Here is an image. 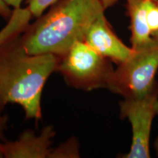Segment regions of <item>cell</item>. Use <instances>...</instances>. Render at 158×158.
<instances>
[{
  "mask_svg": "<svg viewBox=\"0 0 158 158\" xmlns=\"http://www.w3.org/2000/svg\"><path fill=\"white\" fill-rule=\"evenodd\" d=\"M20 35L0 45V111L7 104H19L26 118L38 120L43 87L56 71L58 56L29 54Z\"/></svg>",
  "mask_w": 158,
  "mask_h": 158,
  "instance_id": "cell-1",
  "label": "cell"
},
{
  "mask_svg": "<svg viewBox=\"0 0 158 158\" xmlns=\"http://www.w3.org/2000/svg\"><path fill=\"white\" fill-rule=\"evenodd\" d=\"M106 9L100 0H59L20 35L29 54L59 56L84 41L88 29Z\"/></svg>",
  "mask_w": 158,
  "mask_h": 158,
  "instance_id": "cell-2",
  "label": "cell"
},
{
  "mask_svg": "<svg viewBox=\"0 0 158 158\" xmlns=\"http://www.w3.org/2000/svg\"><path fill=\"white\" fill-rule=\"evenodd\" d=\"M114 69L111 62L84 41H78L58 56L56 72L69 86L84 91L107 88Z\"/></svg>",
  "mask_w": 158,
  "mask_h": 158,
  "instance_id": "cell-3",
  "label": "cell"
},
{
  "mask_svg": "<svg viewBox=\"0 0 158 158\" xmlns=\"http://www.w3.org/2000/svg\"><path fill=\"white\" fill-rule=\"evenodd\" d=\"M107 89L123 99L138 98L151 89L158 70V37L144 48L134 50L125 62L117 65Z\"/></svg>",
  "mask_w": 158,
  "mask_h": 158,
  "instance_id": "cell-4",
  "label": "cell"
},
{
  "mask_svg": "<svg viewBox=\"0 0 158 158\" xmlns=\"http://www.w3.org/2000/svg\"><path fill=\"white\" fill-rule=\"evenodd\" d=\"M120 116L131 124L132 142L124 158H149L150 135L154 118L158 114V82L147 94L138 98L123 99L119 102Z\"/></svg>",
  "mask_w": 158,
  "mask_h": 158,
  "instance_id": "cell-5",
  "label": "cell"
},
{
  "mask_svg": "<svg viewBox=\"0 0 158 158\" xmlns=\"http://www.w3.org/2000/svg\"><path fill=\"white\" fill-rule=\"evenodd\" d=\"M84 41L97 52L117 65L125 62L134 49L118 38L108 23L105 13L91 24Z\"/></svg>",
  "mask_w": 158,
  "mask_h": 158,
  "instance_id": "cell-6",
  "label": "cell"
},
{
  "mask_svg": "<svg viewBox=\"0 0 158 158\" xmlns=\"http://www.w3.org/2000/svg\"><path fill=\"white\" fill-rule=\"evenodd\" d=\"M55 135L51 125L45 127L39 135L34 130H27L16 141L2 143V152L5 158H48Z\"/></svg>",
  "mask_w": 158,
  "mask_h": 158,
  "instance_id": "cell-7",
  "label": "cell"
},
{
  "mask_svg": "<svg viewBox=\"0 0 158 158\" xmlns=\"http://www.w3.org/2000/svg\"><path fill=\"white\" fill-rule=\"evenodd\" d=\"M145 1L126 0V9L130 21V42L134 50L147 46L155 40L151 35L147 24Z\"/></svg>",
  "mask_w": 158,
  "mask_h": 158,
  "instance_id": "cell-8",
  "label": "cell"
},
{
  "mask_svg": "<svg viewBox=\"0 0 158 158\" xmlns=\"http://www.w3.org/2000/svg\"><path fill=\"white\" fill-rule=\"evenodd\" d=\"M31 17L33 16L28 7L13 9L7 24L0 30V45L22 34L29 25Z\"/></svg>",
  "mask_w": 158,
  "mask_h": 158,
  "instance_id": "cell-9",
  "label": "cell"
},
{
  "mask_svg": "<svg viewBox=\"0 0 158 158\" xmlns=\"http://www.w3.org/2000/svg\"><path fill=\"white\" fill-rule=\"evenodd\" d=\"M80 145L76 138H72L51 149L48 158H77L80 157Z\"/></svg>",
  "mask_w": 158,
  "mask_h": 158,
  "instance_id": "cell-10",
  "label": "cell"
},
{
  "mask_svg": "<svg viewBox=\"0 0 158 158\" xmlns=\"http://www.w3.org/2000/svg\"><path fill=\"white\" fill-rule=\"evenodd\" d=\"M146 17L151 35L158 37V0H146Z\"/></svg>",
  "mask_w": 158,
  "mask_h": 158,
  "instance_id": "cell-11",
  "label": "cell"
},
{
  "mask_svg": "<svg viewBox=\"0 0 158 158\" xmlns=\"http://www.w3.org/2000/svg\"><path fill=\"white\" fill-rule=\"evenodd\" d=\"M59 0H28V9L32 16H41L44 11L50 6L54 5Z\"/></svg>",
  "mask_w": 158,
  "mask_h": 158,
  "instance_id": "cell-12",
  "label": "cell"
},
{
  "mask_svg": "<svg viewBox=\"0 0 158 158\" xmlns=\"http://www.w3.org/2000/svg\"><path fill=\"white\" fill-rule=\"evenodd\" d=\"M13 10L4 0H0V17L7 21L13 13Z\"/></svg>",
  "mask_w": 158,
  "mask_h": 158,
  "instance_id": "cell-13",
  "label": "cell"
},
{
  "mask_svg": "<svg viewBox=\"0 0 158 158\" xmlns=\"http://www.w3.org/2000/svg\"><path fill=\"white\" fill-rule=\"evenodd\" d=\"M8 117L7 116L0 114V141H3L5 137V132L7 130Z\"/></svg>",
  "mask_w": 158,
  "mask_h": 158,
  "instance_id": "cell-14",
  "label": "cell"
},
{
  "mask_svg": "<svg viewBox=\"0 0 158 158\" xmlns=\"http://www.w3.org/2000/svg\"><path fill=\"white\" fill-rule=\"evenodd\" d=\"M10 7H13V9L21 7V5L23 0H4Z\"/></svg>",
  "mask_w": 158,
  "mask_h": 158,
  "instance_id": "cell-15",
  "label": "cell"
},
{
  "mask_svg": "<svg viewBox=\"0 0 158 158\" xmlns=\"http://www.w3.org/2000/svg\"><path fill=\"white\" fill-rule=\"evenodd\" d=\"M100 2L103 5L105 9H108V7H112L114 5H115L116 2H118L120 0H100Z\"/></svg>",
  "mask_w": 158,
  "mask_h": 158,
  "instance_id": "cell-16",
  "label": "cell"
},
{
  "mask_svg": "<svg viewBox=\"0 0 158 158\" xmlns=\"http://www.w3.org/2000/svg\"><path fill=\"white\" fill-rule=\"evenodd\" d=\"M157 116H158V114H157ZM154 148H155L156 155L158 156V136L157 137V138H156V140L155 141V143H154Z\"/></svg>",
  "mask_w": 158,
  "mask_h": 158,
  "instance_id": "cell-17",
  "label": "cell"
},
{
  "mask_svg": "<svg viewBox=\"0 0 158 158\" xmlns=\"http://www.w3.org/2000/svg\"><path fill=\"white\" fill-rule=\"evenodd\" d=\"M1 143H2V142H1V141H0V158L4 157L3 153H2V149H1Z\"/></svg>",
  "mask_w": 158,
  "mask_h": 158,
  "instance_id": "cell-18",
  "label": "cell"
}]
</instances>
